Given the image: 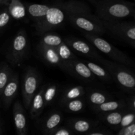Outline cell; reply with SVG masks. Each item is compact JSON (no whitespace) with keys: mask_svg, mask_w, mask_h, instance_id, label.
I'll use <instances>...</instances> for the list:
<instances>
[{"mask_svg":"<svg viewBox=\"0 0 135 135\" xmlns=\"http://www.w3.org/2000/svg\"><path fill=\"white\" fill-rule=\"evenodd\" d=\"M65 18L76 28L92 34L102 35L106 32L103 22L92 13L86 3L79 0H69L61 3Z\"/></svg>","mask_w":135,"mask_h":135,"instance_id":"6da1fadb","label":"cell"},{"mask_svg":"<svg viewBox=\"0 0 135 135\" xmlns=\"http://www.w3.org/2000/svg\"><path fill=\"white\" fill-rule=\"evenodd\" d=\"M94 5L95 15L102 21H116L134 17L135 4L126 0H98Z\"/></svg>","mask_w":135,"mask_h":135,"instance_id":"7a4b0ae2","label":"cell"},{"mask_svg":"<svg viewBox=\"0 0 135 135\" xmlns=\"http://www.w3.org/2000/svg\"><path fill=\"white\" fill-rule=\"evenodd\" d=\"M83 35L92 46L101 51L114 61L121 63L127 67H133L134 62L127 55L115 47L105 39L100 36V35L82 31Z\"/></svg>","mask_w":135,"mask_h":135,"instance_id":"3957f363","label":"cell"},{"mask_svg":"<svg viewBox=\"0 0 135 135\" xmlns=\"http://www.w3.org/2000/svg\"><path fill=\"white\" fill-rule=\"evenodd\" d=\"M99 62L112 75L113 80L120 88L128 92H133L135 88L134 75L127 66L116 61L102 58Z\"/></svg>","mask_w":135,"mask_h":135,"instance_id":"277c9868","label":"cell"},{"mask_svg":"<svg viewBox=\"0 0 135 135\" xmlns=\"http://www.w3.org/2000/svg\"><path fill=\"white\" fill-rule=\"evenodd\" d=\"M28 48L29 42L26 30L20 29L13 37L5 57L11 65H18L26 59Z\"/></svg>","mask_w":135,"mask_h":135,"instance_id":"5b68a950","label":"cell"},{"mask_svg":"<svg viewBox=\"0 0 135 135\" xmlns=\"http://www.w3.org/2000/svg\"><path fill=\"white\" fill-rule=\"evenodd\" d=\"M65 18V14L61 7V3L50 5V9L42 21L34 25L36 34L41 36L44 33L60 27Z\"/></svg>","mask_w":135,"mask_h":135,"instance_id":"8992f818","label":"cell"},{"mask_svg":"<svg viewBox=\"0 0 135 135\" xmlns=\"http://www.w3.org/2000/svg\"><path fill=\"white\" fill-rule=\"evenodd\" d=\"M103 25L106 32H109L115 38L128 44L130 46H135V26L133 22L119 21H102Z\"/></svg>","mask_w":135,"mask_h":135,"instance_id":"52a82bcc","label":"cell"},{"mask_svg":"<svg viewBox=\"0 0 135 135\" xmlns=\"http://www.w3.org/2000/svg\"><path fill=\"white\" fill-rule=\"evenodd\" d=\"M40 74L35 68L28 67L23 75L22 84V94L25 109H29L32 98L39 89L41 84Z\"/></svg>","mask_w":135,"mask_h":135,"instance_id":"ba28073f","label":"cell"},{"mask_svg":"<svg viewBox=\"0 0 135 135\" xmlns=\"http://www.w3.org/2000/svg\"><path fill=\"white\" fill-rule=\"evenodd\" d=\"M61 69L82 81L91 82L95 80V76L86 65L78 59L63 61Z\"/></svg>","mask_w":135,"mask_h":135,"instance_id":"9c48e42d","label":"cell"},{"mask_svg":"<svg viewBox=\"0 0 135 135\" xmlns=\"http://www.w3.org/2000/svg\"><path fill=\"white\" fill-rule=\"evenodd\" d=\"M63 41L73 51L77 53L79 55L95 59L98 61L102 59L94 46H91L85 41L73 37L65 38Z\"/></svg>","mask_w":135,"mask_h":135,"instance_id":"30bf717a","label":"cell"},{"mask_svg":"<svg viewBox=\"0 0 135 135\" xmlns=\"http://www.w3.org/2000/svg\"><path fill=\"white\" fill-rule=\"evenodd\" d=\"M19 89V79L17 73H13L5 86L3 89L0 96L1 101L5 109H8L13 100L15 99Z\"/></svg>","mask_w":135,"mask_h":135,"instance_id":"8fae6325","label":"cell"},{"mask_svg":"<svg viewBox=\"0 0 135 135\" xmlns=\"http://www.w3.org/2000/svg\"><path fill=\"white\" fill-rule=\"evenodd\" d=\"M13 121L16 133L18 135H26L28 133V125L26 113L22 104L18 100L14 103L13 107Z\"/></svg>","mask_w":135,"mask_h":135,"instance_id":"7c38bea8","label":"cell"},{"mask_svg":"<svg viewBox=\"0 0 135 135\" xmlns=\"http://www.w3.org/2000/svg\"><path fill=\"white\" fill-rule=\"evenodd\" d=\"M98 120L86 119L83 118H73L69 120L67 127L69 128L75 134L76 133H86L94 127L99 125Z\"/></svg>","mask_w":135,"mask_h":135,"instance_id":"4fadbf2b","label":"cell"},{"mask_svg":"<svg viewBox=\"0 0 135 135\" xmlns=\"http://www.w3.org/2000/svg\"><path fill=\"white\" fill-rule=\"evenodd\" d=\"M38 51L41 57L49 65L61 68L63 61L59 57L55 47H47L38 44Z\"/></svg>","mask_w":135,"mask_h":135,"instance_id":"5bb4252c","label":"cell"},{"mask_svg":"<svg viewBox=\"0 0 135 135\" xmlns=\"http://www.w3.org/2000/svg\"><path fill=\"white\" fill-rule=\"evenodd\" d=\"M25 5L26 13L33 21L34 25L42 21L50 7V5L46 3H26Z\"/></svg>","mask_w":135,"mask_h":135,"instance_id":"9a60e30c","label":"cell"},{"mask_svg":"<svg viewBox=\"0 0 135 135\" xmlns=\"http://www.w3.org/2000/svg\"><path fill=\"white\" fill-rule=\"evenodd\" d=\"M86 101L91 108L105 102L112 100V97L108 93L100 90L88 88L86 90Z\"/></svg>","mask_w":135,"mask_h":135,"instance_id":"2e32d148","label":"cell"},{"mask_svg":"<svg viewBox=\"0 0 135 135\" xmlns=\"http://www.w3.org/2000/svg\"><path fill=\"white\" fill-rule=\"evenodd\" d=\"M63 121V114L59 111H53L46 119L42 124V131L44 134L50 135V133L55 128L59 126Z\"/></svg>","mask_w":135,"mask_h":135,"instance_id":"e0dca14e","label":"cell"},{"mask_svg":"<svg viewBox=\"0 0 135 135\" xmlns=\"http://www.w3.org/2000/svg\"><path fill=\"white\" fill-rule=\"evenodd\" d=\"M126 110H118L106 113H98L99 118L111 129L114 131H118L120 129V123L123 115Z\"/></svg>","mask_w":135,"mask_h":135,"instance_id":"ac0fdd59","label":"cell"},{"mask_svg":"<svg viewBox=\"0 0 135 135\" xmlns=\"http://www.w3.org/2000/svg\"><path fill=\"white\" fill-rule=\"evenodd\" d=\"M91 109L97 113H106L118 110H128L125 100H108L98 105L93 107Z\"/></svg>","mask_w":135,"mask_h":135,"instance_id":"d6986e66","label":"cell"},{"mask_svg":"<svg viewBox=\"0 0 135 135\" xmlns=\"http://www.w3.org/2000/svg\"><path fill=\"white\" fill-rule=\"evenodd\" d=\"M44 87H41L34 97L32 98L30 105V114L32 119H35L42 114V112L45 109L44 100L43 98Z\"/></svg>","mask_w":135,"mask_h":135,"instance_id":"ffe728a7","label":"cell"},{"mask_svg":"<svg viewBox=\"0 0 135 135\" xmlns=\"http://www.w3.org/2000/svg\"><path fill=\"white\" fill-rule=\"evenodd\" d=\"M85 88L83 86H73L69 88H66L63 92L61 97L59 99V104L61 106L62 105L70 100H74L79 98L85 96Z\"/></svg>","mask_w":135,"mask_h":135,"instance_id":"44dd1931","label":"cell"},{"mask_svg":"<svg viewBox=\"0 0 135 135\" xmlns=\"http://www.w3.org/2000/svg\"><path fill=\"white\" fill-rule=\"evenodd\" d=\"M12 18L15 20H22L26 16V7L21 0H10L7 6Z\"/></svg>","mask_w":135,"mask_h":135,"instance_id":"7402d4cb","label":"cell"},{"mask_svg":"<svg viewBox=\"0 0 135 135\" xmlns=\"http://www.w3.org/2000/svg\"><path fill=\"white\" fill-rule=\"evenodd\" d=\"M84 63L86 65L87 67L89 68V69L94 74V75L95 76H97L102 81L111 83L113 80L112 75L104 67H102L94 62L88 61H85Z\"/></svg>","mask_w":135,"mask_h":135,"instance_id":"603a6c76","label":"cell"},{"mask_svg":"<svg viewBox=\"0 0 135 135\" xmlns=\"http://www.w3.org/2000/svg\"><path fill=\"white\" fill-rule=\"evenodd\" d=\"M43 98L45 108L54 104L59 94V88L56 84H49L43 86Z\"/></svg>","mask_w":135,"mask_h":135,"instance_id":"cb8c5ba5","label":"cell"},{"mask_svg":"<svg viewBox=\"0 0 135 135\" xmlns=\"http://www.w3.org/2000/svg\"><path fill=\"white\" fill-rule=\"evenodd\" d=\"M61 107L69 113H79L85 109L86 99L84 97L74 99L65 103Z\"/></svg>","mask_w":135,"mask_h":135,"instance_id":"d4e9b609","label":"cell"},{"mask_svg":"<svg viewBox=\"0 0 135 135\" xmlns=\"http://www.w3.org/2000/svg\"><path fill=\"white\" fill-rule=\"evenodd\" d=\"M63 42V39L57 34L50 33L49 32L41 35L39 44L45 46L56 47Z\"/></svg>","mask_w":135,"mask_h":135,"instance_id":"484cf974","label":"cell"},{"mask_svg":"<svg viewBox=\"0 0 135 135\" xmlns=\"http://www.w3.org/2000/svg\"><path fill=\"white\" fill-rule=\"evenodd\" d=\"M13 73L12 69L7 63L5 62L0 63V96L3 89L10 80Z\"/></svg>","mask_w":135,"mask_h":135,"instance_id":"4316f807","label":"cell"},{"mask_svg":"<svg viewBox=\"0 0 135 135\" xmlns=\"http://www.w3.org/2000/svg\"><path fill=\"white\" fill-rule=\"evenodd\" d=\"M55 50H56L59 57L63 61L73 60V59H77L76 55L74 54L72 50L65 43L64 41L57 47H55Z\"/></svg>","mask_w":135,"mask_h":135,"instance_id":"83f0119b","label":"cell"},{"mask_svg":"<svg viewBox=\"0 0 135 135\" xmlns=\"http://www.w3.org/2000/svg\"><path fill=\"white\" fill-rule=\"evenodd\" d=\"M11 18L7 6L0 11V33L3 32L6 29Z\"/></svg>","mask_w":135,"mask_h":135,"instance_id":"f1b7e54d","label":"cell"},{"mask_svg":"<svg viewBox=\"0 0 135 135\" xmlns=\"http://www.w3.org/2000/svg\"><path fill=\"white\" fill-rule=\"evenodd\" d=\"M135 120V113L134 112L132 111L126 110L125 113L123 115L121 119V123H120V129L124 127H126L127 125H130L132 123L134 122Z\"/></svg>","mask_w":135,"mask_h":135,"instance_id":"f546056e","label":"cell"},{"mask_svg":"<svg viewBox=\"0 0 135 135\" xmlns=\"http://www.w3.org/2000/svg\"><path fill=\"white\" fill-rule=\"evenodd\" d=\"M112 134L113 133L112 131L107 129L104 127L100 126V125H98L97 127L86 133V134L87 135H109Z\"/></svg>","mask_w":135,"mask_h":135,"instance_id":"4dcf8cb0","label":"cell"},{"mask_svg":"<svg viewBox=\"0 0 135 135\" xmlns=\"http://www.w3.org/2000/svg\"><path fill=\"white\" fill-rule=\"evenodd\" d=\"M135 134V122L130 125L121 128L118 130V135H134Z\"/></svg>","mask_w":135,"mask_h":135,"instance_id":"1f68e13d","label":"cell"},{"mask_svg":"<svg viewBox=\"0 0 135 135\" xmlns=\"http://www.w3.org/2000/svg\"><path fill=\"white\" fill-rule=\"evenodd\" d=\"M75 133L67 127H57L50 133V135H72Z\"/></svg>","mask_w":135,"mask_h":135,"instance_id":"d6a6232c","label":"cell"},{"mask_svg":"<svg viewBox=\"0 0 135 135\" xmlns=\"http://www.w3.org/2000/svg\"><path fill=\"white\" fill-rule=\"evenodd\" d=\"M126 102L128 110L135 112V96L133 94L129 98Z\"/></svg>","mask_w":135,"mask_h":135,"instance_id":"836d02e7","label":"cell"},{"mask_svg":"<svg viewBox=\"0 0 135 135\" xmlns=\"http://www.w3.org/2000/svg\"><path fill=\"white\" fill-rule=\"evenodd\" d=\"M44 1H46L45 3L48 4V5H54V4H58L61 3L63 1H64V0H44Z\"/></svg>","mask_w":135,"mask_h":135,"instance_id":"e575fe53","label":"cell"},{"mask_svg":"<svg viewBox=\"0 0 135 135\" xmlns=\"http://www.w3.org/2000/svg\"><path fill=\"white\" fill-rule=\"evenodd\" d=\"M9 1H10V0H0V7L7 6L9 3Z\"/></svg>","mask_w":135,"mask_h":135,"instance_id":"d590c367","label":"cell"},{"mask_svg":"<svg viewBox=\"0 0 135 135\" xmlns=\"http://www.w3.org/2000/svg\"><path fill=\"white\" fill-rule=\"evenodd\" d=\"M88 1H89L90 2H91V3H92L93 4V5H94V4L95 3H96V1H98V0H88Z\"/></svg>","mask_w":135,"mask_h":135,"instance_id":"8d00e7d4","label":"cell"},{"mask_svg":"<svg viewBox=\"0 0 135 135\" xmlns=\"http://www.w3.org/2000/svg\"><path fill=\"white\" fill-rule=\"evenodd\" d=\"M0 125H1V122H0ZM0 126H1V125H0Z\"/></svg>","mask_w":135,"mask_h":135,"instance_id":"74e56055","label":"cell"}]
</instances>
